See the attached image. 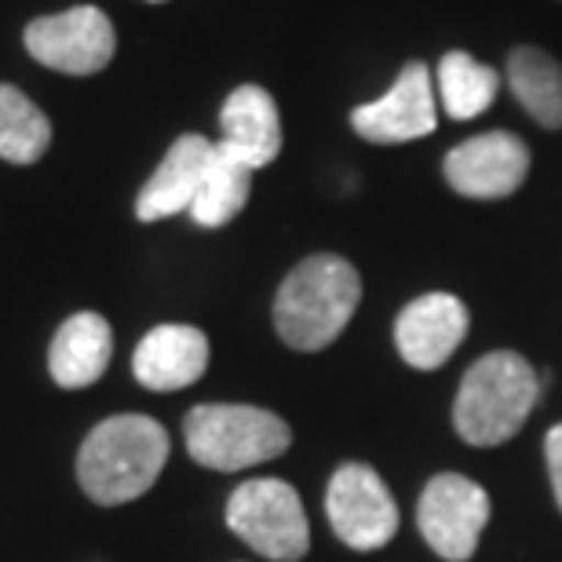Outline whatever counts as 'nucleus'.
<instances>
[{
    "instance_id": "obj_1",
    "label": "nucleus",
    "mask_w": 562,
    "mask_h": 562,
    "mask_svg": "<svg viewBox=\"0 0 562 562\" xmlns=\"http://www.w3.org/2000/svg\"><path fill=\"white\" fill-rule=\"evenodd\" d=\"M168 460V431L143 413L106 417L77 453V482L103 508L143 497Z\"/></svg>"
},
{
    "instance_id": "obj_2",
    "label": "nucleus",
    "mask_w": 562,
    "mask_h": 562,
    "mask_svg": "<svg viewBox=\"0 0 562 562\" xmlns=\"http://www.w3.org/2000/svg\"><path fill=\"white\" fill-rule=\"evenodd\" d=\"M362 303V278L344 256H307L274 296V329L296 351H322L347 329Z\"/></svg>"
},
{
    "instance_id": "obj_3",
    "label": "nucleus",
    "mask_w": 562,
    "mask_h": 562,
    "mask_svg": "<svg viewBox=\"0 0 562 562\" xmlns=\"http://www.w3.org/2000/svg\"><path fill=\"white\" fill-rule=\"evenodd\" d=\"M541 398L533 366L515 351H490L460 380L453 427L468 446H504L530 420Z\"/></svg>"
},
{
    "instance_id": "obj_4",
    "label": "nucleus",
    "mask_w": 562,
    "mask_h": 562,
    "mask_svg": "<svg viewBox=\"0 0 562 562\" xmlns=\"http://www.w3.org/2000/svg\"><path fill=\"white\" fill-rule=\"evenodd\" d=\"M187 449L212 471H245L292 446L289 424L256 406H194L183 420Z\"/></svg>"
},
{
    "instance_id": "obj_5",
    "label": "nucleus",
    "mask_w": 562,
    "mask_h": 562,
    "mask_svg": "<svg viewBox=\"0 0 562 562\" xmlns=\"http://www.w3.org/2000/svg\"><path fill=\"white\" fill-rule=\"evenodd\" d=\"M227 526L271 562H300L311 548V526L300 493L281 479H249L231 493Z\"/></svg>"
},
{
    "instance_id": "obj_6",
    "label": "nucleus",
    "mask_w": 562,
    "mask_h": 562,
    "mask_svg": "<svg viewBox=\"0 0 562 562\" xmlns=\"http://www.w3.org/2000/svg\"><path fill=\"white\" fill-rule=\"evenodd\" d=\"M490 522V493L453 471H442L424 486L417 504V526L427 548L446 562H468L479 552L482 530Z\"/></svg>"
},
{
    "instance_id": "obj_7",
    "label": "nucleus",
    "mask_w": 562,
    "mask_h": 562,
    "mask_svg": "<svg viewBox=\"0 0 562 562\" xmlns=\"http://www.w3.org/2000/svg\"><path fill=\"white\" fill-rule=\"evenodd\" d=\"M333 533L355 552H376L398 533V504L369 464H340L325 490Z\"/></svg>"
},
{
    "instance_id": "obj_8",
    "label": "nucleus",
    "mask_w": 562,
    "mask_h": 562,
    "mask_svg": "<svg viewBox=\"0 0 562 562\" xmlns=\"http://www.w3.org/2000/svg\"><path fill=\"white\" fill-rule=\"evenodd\" d=\"M22 41H26V52L41 66L74 77L99 74L114 59L117 48L114 22L106 19V11H99L92 4L70 8L63 15L33 19L26 33H22Z\"/></svg>"
},
{
    "instance_id": "obj_9",
    "label": "nucleus",
    "mask_w": 562,
    "mask_h": 562,
    "mask_svg": "<svg viewBox=\"0 0 562 562\" xmlns=\"http://www.w3.org/2000/svg\"><path fill=\"white\" fill-rule=\"evenodd\" d=\"M442 176L460 198H508L530 176V146L515 132H482V136L464 139L446 154Z\"/></svg>"
},
{
    "instance_id": "obj_10",
    "label": "nucleus",
    "mask_w": 562,
    "mask_h": 562,
    "mask_svg": "<svg viewBox=\"0 0 562 562\" xmlns=\"http://www.w3.org/2000/svg\"><path fill=\"white\" fill-rule=\"evenodd\" d=\"M351 128L376 146H395V143L431 136L438 128V110H435V88L427 66L424 63L402 66L398 81L387 88V95H380L376 103L355 106Z\"/></svg>"
},
{
    "instance_id": "obj_11",
    "label": "nucleus",
    "mask_w": 562,
    "mask_h": 562,
    "mask_svg": "<svg viewBox=\"0 0 562 562\" xmlns=\"http://www.w3.org/2000/svg\"><path fill=\"white\" fill-rule=\"evenodd\" d=\"M471 314L464 300H457L453 292H427L402 307L395 318V347L413 369H438L468 336Z\"/></svg>"
},
{
    "instance_id": "obj_12",
    "label": "nucleus",
    "mask_w": 562,
    "mask_h": 562,
    "mask_svg": "<svg viewBox=\"0 0 562 562\" xmlns=\"http://www.w3.org/2000/svg\"><path fill=\"white\" fill-rule=\"evenodd\" d=\"M209 336L194 325H157L132 355V373L146 391H179L205 376Z\"/></svg>"
},
{
    "instance_id": "obj_13",
    "label": "nucleus",
    "mask_w": 562,
    "mask_h": 562,
    "mask_svg": "<svg viewBox=\"0 0 562 562\" xmlns=\"http://www.w3.org/2000/svg\"><path fill=\"white\" fill-rule=\"evenodd\" d=\"M223 139L216 143L220 150L238 157L241 165L267 168L281 154V117L274 99L263 92L260 85H241L234 88L223 103L220 114Z\"/></svg>"
},
{
    "instance_id": "obj_14",
    "label": "nucleus",
    "mask_w": 562,
    "mask_h": 562,
    "mask_svg": "<svg viewBox=\"0 0 562 562\" xmlns=\"http://www.w3.org/2000/svg\"><path fill=\"white\" fill-rule=\"evenodd\" d=\"M212 150H216V143H209L205 136H179L168 146L157 172L139 190L136 216L143 223H154V220L179 216V212H190L201 179H205V168L212 161Z\"/></svg>"
},
{
    "instance_id": "obj_15",
    "label": "nucleus",
    "mask_w": 562,
    "mask_h": 562,
    "mask_svg": "<svg viewBox=\"0 0 562 562\" xmlns=\"http://www.w3.org/2000/svg\"><path fill=\"white\" fill-rule=\"evenodd\" d=\"M114 355V333L110 322L95 311H81L59 325L48 351V373L59 387H92L106 373Z\"/></svg>"
},
{
    "instance_id": "obj_16",
    "label": "nucleus",
    "mask_w": 562,
    "mask_h": 562,
    "mask_svg": "<svg viewBox=\"0 0 562 562\" xmlns=\"http://www.w3.org/2000/svg\"><path fill=\"white\" fill-rule=\"evenodd\" d=\"M504 77H508L512 95L537 125L548 132L562 128V63L555 55L522 44L508 55Z\"/></svg>"
},
{
    "instance_id": "obj_17",
    "label": "nucleus",
    "mask_w": 562,
    "mask_h": 562,
    "mask_svg": "<svg viewBox=\"0 0 562 562\" xmlns=\"http://www.w3.org/2000/svg\"><path fill=\"white\" fill-rule=\"evenodd\" d=\"M501 92V74L479 63L468 52H446L438 63V95L453 121H471L486 114Z\"/></svg>"
},
{
    "instance_id": "obj_18",
    "label": "nucleus",
    "mask_w": 562,
    "mask_h": 562,
    "mask_svg": "<svg viewBox=\"0 0 562 562\" xmlns=\"http://www.w3.org/2000/svg\"><path fill=\"white\" fill-rule=\"evenodd\" d=\"M249 190H252V168L216 146L205 168V179L198 187L194 205H190V216H194L198 227H227L245 209Z\"/></svg>"
},
{
    "instance_id": "obj_19",
    "label": "nucleus",
    "mask_w": 562,
    "mask_h": 562,
    "mask_svg": "<svg viewBox=\"0 0 562 562\" xmlns=\"http://www.w3.org/2000/svg\"><path fill=\"white\" fill-rule=\"evenodd\" d=\"M52 143V125L33 103L11 85H0V157L11 165L41 161Z\"/></svg>"
},
{
    "instance_id": "obj_20",
    "label": "nucleus",
    "mask_w": 562,
    "mask_h": 562,
    "mask_svg": "<svg viewBox=\"0 0 562 562\" xmlns=\"http://www.w3.org/2000/svg\"><path fill=\"white\" fill-rule=\"evenodd\" d=\"M544 457H548V479H552L555 504L562 512V424H555L544 438Z\"/></svg>"
},
{
    "instance_id": "obj_21",
    "label": "nucleus",
    "mask_w": 562,
    "mask_h": 562,
    "mask_svg": "<svg viewBox=\"0 0 562 562\" xmlns=\"http://www.w3.org/2000/svg\"><path fill=\"white\" fill-rule=\"evenodd\" d=\"M150 4H165V0H150Z\"/></svg>"
}]
</instances>
